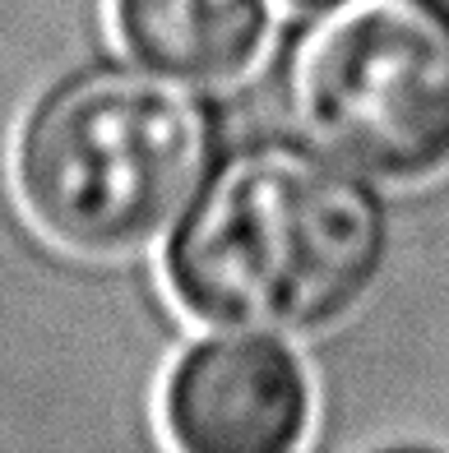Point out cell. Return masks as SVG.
<instances>
[{"label":"cell","instance_id":"5b68a950","mask_svg":"<svg viewBox=\"0 0 449 453\" xmlns=\"http://www.w3.org/2000/svg\"><path fill=\"white\" fill-rule=\"evenodd\" d=\"M112 19L139 65L186 84H232L269 42V0H112Z\"/></svg>","mask_w":449,"mask_h":453},{"label":"cell","instance_id":"3957f363","mask_svg":"<svg viewBox=\"0 0 449 453\" xmlns=\"http://www.w3.org/2000/svg\"><path fill=\"white\" fill-rule=\"evenodd\" d=\"M288 107L301 134L371 180L449 167V0H334L297 37Z\"/></svg>","mask_w":449,"mask_h":453},{"label":"cell","instance_id":"6da1fadb","mask_svg":"<svg viewBox=\"0 0 449 453\" xmlns=\"http://www.w3.org/2000/svg\"><path fill=\"white\" fill-rule=\"evenodd\" d=\"M390 250L394 218L371 176L311 139H259L218 157L176 222L167 287L204 324L306 338L371 296Z\"/></svg>","mask_w":449,"mask_h":453},{"label":"cell","instance_id":"7a4b0ae2","mask_svg":"<svg viewBox=\"0 0 449 453\" xmlns=\"http://www.w3.org/2000/svg\"><path fill=\"white\" fill-rule=\"evenodd\" d=\"M218 116L195 84L93 65L51 84L14 134V195L51 245L126 259L176 232L218 167Z\"/></svg>","mask_w":449,"mask_h":453},{"label":"cell","instance_id":"277c9868","mask_svg":"<svg viewBox=\"0 0 449 453\" xmlns=\"http://www.w3.org/2000/svg\"><path fill=\"white\" fill-rule=\"evenodd\" d=\"M315 388L278 334L190 342L162 384V430L186 453H288L311 435Z\"/></svg>","mask_w":449,"mask_h":453},{"label":"cell","instance_id":"8992f818","mask_svg":"<svg viewBox=\"0 0 449 453\" xmlns=\"http://www.w3.org/2000/svg\"><path fill=\"white\" fill-rule=\"evenodd\" d=\"M297 5H311V10H324V5H334V0H297Z\"/></svg>","mask_w":449,"mask_h":453}]
</instances>
